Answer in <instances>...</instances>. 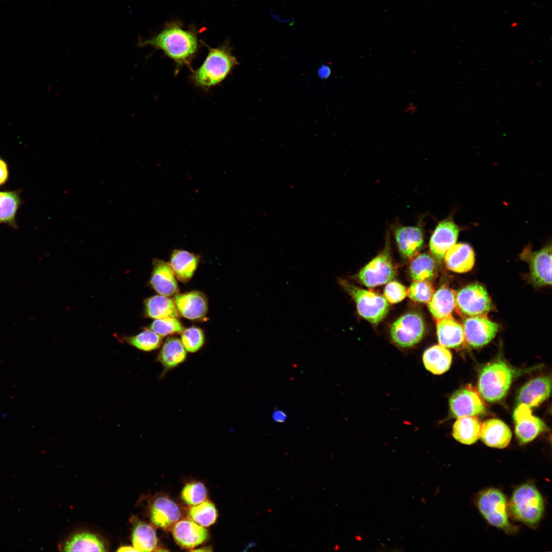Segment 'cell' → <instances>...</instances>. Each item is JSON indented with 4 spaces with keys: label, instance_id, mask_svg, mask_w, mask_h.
<instances>
[{
    "label": "cell",
    "instance_id": "cell-34",
    "mask_svg": "<svg viewBox=\"0 0 552 552\" xmlns=\"http://www.w3.org/2000/svg\"><path fill=\"white\" fill-rule=\"evenodd\" d=\"M188 515L191 519L203 527L214 524L217 517L216 508L209 500L191 507Z\"/></svg>",
    "mask_w": 552,
    "mask_h": 552
},
{
    "label": "cell",
    "instance_id": "cell-29",
    "mask_svg": "<svg viewBox=\"0 0 552 552\" xmlns=\"http://www.w3.org/2000/svg\"><path fill=\"white\" fill-rule=\"evenodd\" d=\"M131 541L137 551H156L157 548V538L153 527L138 520L134 522Z\"/></svg>",
    "mask_w": 552,
    "mask_h": 552
},
{
    "label": "cell",
    "instance_id": "cell-37",
    "mask_svg": "<svg viewBox=\"0 0 552 552\" xmlns=\"http://www.w3.org/2000/svg\"><path fill=\"white\" fill-rule=\"evenodd\" d=\"M149 328L162 337L175 333L181 334L184 330L181 323L175 317L156 319L152 322Z\"/></svg>",
    "mask_w": 552,
    "mask_h": 552
},
{
    "label": "cell",
    "instance_id": "cell-8",
    "mask_svg": "<svg viewBox=\"0 0 552 552\" xmlns=\"http://www.w3.org/2000/svg\"><path fill=\"white\" fill-rule=\"evenodd\" d=\"M520 259L530 266V278L535 286L551 284V246L547 244L541 249L533 251L531 246H526L520 255Z\"/></svg>",
    "mask_w": 552,
    "mask_h": 552
},
{
    "label": "cell",
    "instance_id": "cell-31",
    "mask_svg": "<svg viewBox=\"0 0 552 552\" xmlns=\"http://www.w3.org/2000/svg\"><path fill=\"white\" fill-rule=\"evenodd\" d=\"M65 551H105L103 541L96 535L88 533H78L72 536L62 546Z\"/></svg>",
    "mask_w": 552,
    "mask_h": 552
},
{
    "label": "cell",
    "instance_id": "cell-15",
    "mask_svg": "<svg viewBox=\"0 0 552 552\" xmlns=\"http://www.w3.org/2000/svg\"><path fill=\"white\" fill-rule=\"evenodd\" d=\"M176 542L182 548H193L209 537L208 531L190 518L178 520L172 528Z\"/></svg>",
    "mask_w": 552,
    "mask_h": 552
},
{
    "label": "cell",
    "instance_id": "cell-33",
    "mask_svg": "<svg viewBox=\"0 0 552 552\" xmlns=\"http://www.w3.org/2000/svg\"><path fill=\"white\" fill-rule=\"evenodd\" d=\"M20 203L19 195L16 191L0 192V223L15 227V215Z\"/></svg>",
    "mask_w": 552,
    "mask_h": 552
},
{
    "label": "cell",
    "instance_id": "cell-9",
    "mask_svg": "<svg viewBox=\"0 0 552 552\" xmlns=\"http://www.w3.org/2000/svg\"><path fill=\"white\" fill-rule=\"evenodd\" d=\"M424 332V320L420 314L415 312H409L401 316L390 328L392 339L402 348L411 347L418 343Z\"/></svg>",
    "mask_w": 552,
    "mask_h": 552
},
{
    "label": "cell",
    "instance_id": "cell-36",
    "mask_svg": "<svg viewBox=\"0 0 552 552\" xmlns=\"http://www.w3.org/2000/svg\"><path fill=\"white\" fill-rule=\"evenodd\" d=\"M180 340L187 351L190 353L196 352L204 344L203 332L201 329L195 327L184 329L181 333Z\"/></svg>",
    "mask_w": 552,
    "mask_h": 552
},
{
    "label": "cell",
    "instance_id": "cell-10",
    "mask_svg": "<svg viewBox=\"0 0 552 552\" xmlns=\"http://www.w3.org/2000/svg\"><path fill=\"white\" fill-rule=\"evenodd\" d=\"M389 244L385 249L366 264L359 272L358 279L368 287H374L390 282L396 271L392 262Z\"/></svg>",
    "mask_w": 552,
    "mask_h": 552
},
{
    "label": "cell",
    "instance_id": "cell-16",
    "mask_svg": "<svg viewBox=\"0 0 552 552\" xmlns=\"http://www.w3.org/2000/svg\"><path fill=\"white\" fill-rule=\"evenodd\" d=\"M393 229L398 249L404 258H411L419 252L424 242L421 224L407 226L397 224Z\"/></svg>",
    "mask_w": 552,
    "mask_h": 552
},
{
    "label": "cell",
    "instance_id": "cell-3",
    "mask_svg": "<svg viewBox=\"0 0 552 552\" xmlns=\"http://www.w3.org/2000/svg\"><path fill=\"white\" fill-rule=\"evenodd\" d=\"M515 371L506 362L497 360L488 364L480 371L478 380L480 395L489 402L501 400L507 395Z\"/></svg>",
    "mask_w": 552,
    "mask_h": 552
},
{
    "label": "cell",
    "instance_id": "cell-24",
    "mask_svg": "<svg viewBox=\"0 0 552 552\" xmlns=\"http://www.w3.org/2000/svg\"><path fill=\"white\" fill-rule=\"evenodd\" d=\"M456 292L447 286H442L434 292L428 307L435 319L451 316L456 308Z\"/></svg>",
    "mask_w": 552,
    "mask_h": 552
},
{
    "label": "cell",
    "instance_id": "cell-39",
    "mask_svg": "<svg viewBox=\"0 0 552 552\" xmlns=\"http://www.w3.org/2000/svg\"><path fill=\"white\" fill-rule=\"evenodd\" d=\"M434 289L427 281H415L407 290V295L412 300L423 303H428L431 298Z\"/></svg>",
    "mask_w": 552,
    "mask_h": 552
},
{
    "label": "cell",
    "instance_id": "cell-43",
    "mask_svg": "<svg viewBox=\"0 0 552 552\" xmlns=\"http://www.w3.org/2000/svg\"><path fill=\"white\" fill-rule=\"evenodd\" d=\"M273 417L274 420L278 421V422H280V421L282 422L283 420H284L285 419V418H286L285 414L284 413H283L282 411H278L277 412H275L274 413V414H273Z\"/></svg>",
    "mask_w": 552,
    "mask_h": 552
},
{
    "label": "cell",
    "instance_id": "cell-42",
    "mask_svg": "<svg viewBox=\"0 0 552 552\" xmlns=\"http://www.w3.org/2000/svg\"><path fill=\"white\" fill-rule=\"evenodd\" d=\"M330 74L331 69L328 65H321L318 70V75L321 79L328 78Z\"/></svg>",
    "mask_w": 552,
    "mask_h": 552
},
{
    "label": "cell",
    "instance_id": "cell-27",
    "mask_svg": "<svg viewBox=\"0 0 552 552\" xmlns=\"http://www.w3.org/2000/svg\"><path fill=\"white\" fill-rule=\"evenodd\" d=\"M186 357V350L181 340L176 337H170L164 342L157 360L168 371L183 363Z\"/></svg>",
    "mask_w": 552,
    "mask_h": 552
},
{
    "label": "cell",
    "instance_id": "cell-12",
    "mask_svg": "<svg viewBox=\"0 0 552 552\" xmlns=\"http://www.w3.org/2000/svg\"><path fill=\"white\" fill-rule=\"evenodd\" d=\"M449 407L452 415L457 418L481 415L486 410L480 395L471 386L455 392L450 398Z\"/></svg>",
    "mask_w": 552,
    "mask_h": 552
},
{
    "label": "cell",
    "instance_id": "cell-11",
    "mask_svg": "<svg viewBox=\"0 0 552 552\" xmlns=\"http://www.w3.org/2000/svg\"><path fill=\"white\" fill-rule=\"evenodd\" d=\"M465 340L473 348L483 347L495 336L498 325L486 315L468 317L463 323Z\"/></svg>",
    "mask_w": 552,
    "mask_h": 552
},
{
    "label": "cell",
    "instance_id": "cell-40",
    "mask_svg": "<svg viewBox=\"0 0 552 552\" xmlns=\"http://www.w3.org/2000/svg\"><path fill=\"white\" fill-rule=\"evenodd\" d=\"M407 290L401 284L393 281L388 283L384 289V296L390 304L402 301L406 296Z\"/></svg>",
    "mask_w": 552,
    "mask_h": 552
},
{
    "label": "cell",
    "instance_id": "cell-7",
    "mask_svg": "<svg viewBox=\"0 0 552 552\" xmlns=\"http://www.w3.org/2000/svg\"><path fill=\"white\" fill-rule=\"evenodd\" d=\"M456 308L468 317L486 315L492 308L486 289L481 285L471 284L461 289L456 296Z\"/></svg>",
    "mask_w": 552,
    "mask_h": 552
},
{
    "label": "cell",
    "instance_id": "cell-4",
    "mask_svg": "<svg viewBox=\"0 0 552 552\" xmlns=\"http://www.w3.org/2000/svg\"><path fill=\"white\" fill-rule=\"evenodd\" d=\"M544 509L543 498L533 485H522L513 493L510 509L517 520L530 526L535 525L541 520Z\"/></svg>",
    "mask_w": 552,
    "mask_h": 552
},
{
    "label": "cell",
    "instance_id": "cell-21",
    "mask_svg": "<svg viewBox=\"0 0 552 552\" xmlns=\"http://www.w3.org/2000/svg\"><path fill=\"white\" fill-rule=\"evenodd\" d=\"M480 438L486 445L502 449L509 444L512 439V432L503 422L492 419L482 424Z\"/></svg>",
    "mask_w": 552,
    "mask_h": 552
},
{
    "label": "cell",
    "instance_id": "cell-26",
    "mask_svg": "<svg viewBox=\"0 0 552 552\" xmlns=\"http://www.w3.org/2000/svg\"><path fill=\"white\" fill-rule=\"evenodd\" d=\"M423 362L426 370L435 375H441L450 368L452 354L442 345H435L427 349L423 353Z\"/></svg>",
    "mask_w": 552,
    "mask_h": 552
},
{
    "label": "cell",
    "instance_id": "cell-19",
    "mask_svg": "<svg viewBox=\"0 0 552 552\" xmlns=\"http://www.w3.org/2000/svg\"><path fill=\"white\" fill-rule=\"evenodd\" d=\"M551 379L550 377H540L525 384L519 390L517 402L530 408L539 406L545 401L551 393Z\"/></svg>",
    "mask_w": 552,
    "mask_h": 552
},
{
    "label": "cell",
    "instance_id": "cell-32",
    "mask_svg": "<svg viewBox=\"0 0 552 552\" xmlns=\"http://www.w3.org/2000/svg\"><path fill=\"white\" fill-rule=\"evenodd\" d=\"M409 272L415 281L432 280L436 274V264L433 257L427 253L417 254L412 257Z\"/></svg>",
    "mask_w": 552,
    "mask_h": 552
},
{
    "label": "cell",
    "instance_id": "cell-41",
    "mask_svg": "<svg viewBox=\"0 0 552 552\" xmlns=\"http://www.w3.org/2000/svg\"><path fill=\"white\" fill-rule=\"evenodd\" d=\"M8 176V171L6 163L0 158V186L4 184L7 180Z\"/></svg>",
    "mask_w": 552,
    "mask_h": 552
},
{
    "label": "cell",
    "instance_id": "cell-6",
    "mask_svg": "<svg viewBox=\"0 0 552 552\" xmlns=\"http://www.w3.org/2000/svg\"><path fill=\"white\" fill-rule=\"evenodd\" d=\"M478 509L484 518L492 525L505 532L514 527L509 521L507 500L504 494L496 489L490 488L480 494L477 500Z\"/></svg>",
    "mask_w": 552,
    "mask_h": 552
},
{
    "label": "cell",
    "instance_id": "cell-38",
    "mask_svg": "<svg viewBox=\"0 0 552 552\" xmlns=\"http://www.w3.org/2000/svg\"><path fill=\"white\" fill-rule=\"evenodd\" d=\"M181 496L187 504L194 505L206 500L207 490L202 483L192 482L185 485L182 490Z\"/></svg>",
    "mask_w": 552,
    "mask_h": 552
},
{
    "label": "cell",
    "instance_id": "cell-35",
    "mask_svg": "<svg viewBox=\"0 0 552 552\" xmlns=\"http://www.w3.org/2000/svg\"><path fill=\"white\" fill-rule=\"evenodd\" d=\"M125 340L140 350L150 352L160 346L163 337L151 330L146 329L135 335L126 337Z\"/></svg>",
    "mask_w": 552,
    "mask_h": 552
},
{
    "label": "cell",
    "instance_id": "cell-22",
    "mask_svg": "<svg viewBox=\"0 0 552 552\" xmlns=\"http://www.w3.org/2000/svg\"><path fill=\"white\" fill-rule=\"evenodd\" d=\"M445 261L447 268L458 273L470 271L475 263V254L467 243L454 244L446 251Z\"/></svg>",
    "mask_w": 552,
    "mask_h": 552
},
{
    "label": "cell",
    "instance_id": "cell-13",
    "mask_svg": "<svg viewBox=\"0 0 552 552\" xmlns=\"http://www.w3.org/2000/svg\"><path fill=\"white\" fill-rule=\"evenodd\" d=\"M513 418L515 434L521 444L532 442L546 429L543 421L533 416L530 408L525 404L518 405L514 410Z\"/></svg>",
    "mask_w": 552,
    "mask_h": 552
},
{
    "label": "cell",
    "instance_id": "cell-2",
    "mask_svg": "<svg viewBox=\"0 0 552 552\" xmlns=\"http://www.w3.org/2000/svg\"><path fill=\"white\" fill-rule=\"evenodd\" d=\"M238 64L228 45L209 48L205 59L190 79L195 86L207 90L224 80Z\"/></svg>",
    "mask_w": 552,
    "mask_h": 552
},
{
    "label": "cell",
    "instance_id": "cell-18",
    "mask_svg": "<svg viewBox=\"0 0 552 552\" xmlns=\"http://www.w3.org/2000/svg\"><path fill=\"white\" fill-rule=\"evenodd\" d=\"M174 302L178 313L190 320H200L206 314L208 301L205 295L196 291L176 294Z\"/></svg>",
    "mask_w": 552,
    "mask_h": 552
},
{
    "label": "cell",
    "instance_id": "cell-14",
    "mask_svg": "<svg viewBox=\"0 0 552 552\" xmlns=\"http://www.w3.org/2000/svg\"><path fill=\"white\" fill-rule=\"evenodd\" d=\"M461 229L452 216L438 223L429 241L430 251L435 258L440 261L444 259L448 249L455 244Z\"/></svg>",
    "mask_w": 552,
    "mask_h": 552
},
{
    "label": "cell",
    "instance_id": "cell-1",
    "mask_svg": "<svg viewBox=\"0 0 552 552\" xmlns=\"http://www.w3.org/2000/svg\"><path fill=\"white\" fill-rule=\"evenodd\" d=\"M140 47L150 45L163 51L175 63L177 68L190 66L198 49L196 34L186 31L177 25H171L156 36L147 40H140Z\"/></svg>",
    "mask_w": 552,
    "mask_h": 552
},
{
    "label": "cell",
    "instance_id": "cell-20",
    "mask_svg": "<svg viewBox=\"0 0 552 552\" xmlns=\"http://www.w3.org/2000/svg\"><path fill=\"white\" fill-rule=\"evenodd\" d=\"M150 282L153 288L163 295L172 296L178 291L177 281L171 267L162 260H154Z\"/></svg>",
    "mask_w": 552,
    "mask_h": 552
},
{
    "label": "cell",
    "instance_id": "cell-5",
    "mask_svg": "<svg viewBox=\"0 0 552 552\" xmlns=\"http://www.w3.org/2000/svg\"><path fill=\"white\" fill-rule=\"evenodd\" d=\"M342 288L356 303L359 314L369 322L377 324L387 314L389 305L383 296L359 288L345 280L339 279Z\"/></svg>",
    "mask_w": 552,
    "mask_h": 552
},
{
    "label": "cell",
    "instance_id": "cell-23",
    "mask_svg": "<svg viewBox=\"0 0 552 552\" xmlns=\"http://www.w3.org/2000/svg\"><path fill=\"white\" fill-rule=\"evenodd\" d=\"M436 333L440 344L445 347L456 348L465 341L463 327L452 315L436 320Z\"/></svg>",
    "mask_w": 552,
    "mask_h": 552
},
{
    "label": "cell",
    "instance_id": "cell-17",
    "mask_svg": "<svg viewBox=\"0 0 552 552\" xmlns=\"http://www.w3.org/2000/svg\"><path fill=\"white\" fill-rule=\"evenodd\" d=\"M181 511L175 502L165 496L157 497L152 503L151 521L156 527L164 530H172L181 517Z\"/></svg>",
    "mask_w": 552,
    "mask_h": 552
},
{
    "label": "cell",
    "instance_id": "cell-30",
    "mask_svg": "<svg viewBox=\"0 0 552 552\" xmlns=\"http://www.w3.org/2000/svg\"><path fill=\"white\" fill-rule=\"evenodd\" d=\"M145 312L147 317L153 319L178 316L174 300L163 295L148 298L145 302Z\"/></svg>",
    "mask_w": 552,
    "mask_h": 552
},
{
    "label": "cell",
    "instance_id": "cell-28",
    "mask_svg": "<svg viewBox=\"0 0 552 552\" xmlns=\"http://www.w3.org/2000/svg\"><path fill=\"white\" fill-rule=\"evenodd\" d=\"M481 426L475 416L458 418L453 426L452 435L461 443L472 445L480 438Z\"/></svg>",
    "mask_w": 552,
    "mask_h": 552
},
{
    "label": "cell",
    "instance_id": "cell-44",
    "mask_svg": "<svg viewBox=\"0 0 552 552\" xmlns=\"http://www.w3.org/2000/svg\"><path fill=\"white\" fill-rule=\"evenodd\" d=\"M117 551H137L136 549L133 546H124L120 547Z\"/></svg>",
    "mask_w": 552,
    "mask_h": 552
},
{
    "label": "cell",
    "instance_id": "cell-25",
    "mask_svg": "<svg viewBox=\"0 0 552 552\" xmlns=\"http://www.w3.org/2000/svg\"><path fill=\"white\" fill-rule=\"evenodd\" d=\"M170 265L175 275L182 282H188L195 271L198 258L188 251L176 249L171 255Z\"/></svg>",
    "mask_w": 552,
    "mask_h": 552
}]
</instances>
